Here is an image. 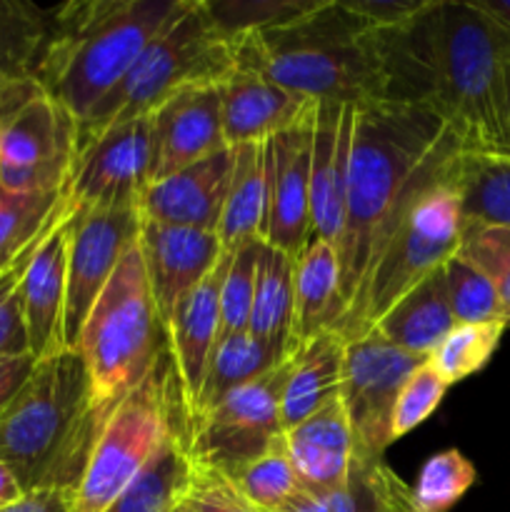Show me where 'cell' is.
<instances>
[{
    "instance_id": "obj_18",
    "label": "cell",
    "mask_w": 510,
    "mask_h": 512,
    "mask_svg": "<svg viewBox=\"0 0 510 512\" xmlns=\"http://www.w3.org/2000/svg\"><path fill=\"white\" fill-rule=\"evenodd\" d=\"M223 135L228 148L268 143L275 135L313 118L318 103L273 83L258 70L238 68L218 85Z\"/></svg>"
},
{
    "instance_id": "obj_42",
    "label": "cell",
    "mask_w": 510,
    "mask_h": 512,
    "mask_svg": "<svg viewBox=\"0 0 510 512\" xmlns=\"http://www.w3.org/2000/svg\"><path fill=\"white\" fill-rule=\"evenodd\" d=\"M450 385L430 368L428 363L420 365L413 375L403 383L400 388L398 400H395L393 418H390V440H400L403 435H408L410 430H415L418 425H423L430 415L438 410V405L443 403L445 390Z\"/></svg>"
},
{
    "instance_id": "obj_23",
    "label": "cell",
    "mask_w": 510,
    "mask_h": 512,
    "mask_svg": "<svg viewBox=\"0 0 510 512\" xmlns=\"http://www.w3.org/2000/svg\"><path fill=\"white\" fill-rule=\"evenodd\" d=\"M283 440L295 475L308 490L343 485L353 473L355 458L360 453L340 398L305 418L303 423L283 430Z\"/></svg>"
},
{
    "instance_id": "obj_39",
    "label": "cell",
    "mask_w": 510,
    "mask_h": 512,
    "mask_svg": "<svg viewBox=\"0 0 510 512\" xmlns=\"http://www.w3.org/2000/svg\"><path fill=\"white\" fill-rule=\"evenodd\" d=\"M443 278L455 323H510L488 275L458 253L443 265Z\"/></svg>"
},
{
    "instance_id": "obj_8",
    "label": "cell",
    "mask_w": 510,
    "mask_h": 512,
    "mask_svg": "<svg viewBox=\"0 0 510 512\" xmlns=\"http://www.w3.org/2000/svg\"><path fill=\"white\" fill-rule=\"evenodd\" d=\"M450 163L438 180L425 185L410 200L390 230L358 298L333 328L343 335L345 343L368 335L403 295L458 253L465 223L458 195L448 183Z\"/></svg>"
},
{
    "instance_id": "obj_10",
    "label": "cell",
    "mask_w": 510,
    "mask_h": 512,
    "mask_svg": "<svg viewBox=\"0 0 510 512\" xmlns=\"http://www.w3.org/2000/svg\"><path fill=\"white\" fill-rule=\"evenodd\" d=\"M78 153V123L35 80L0 88V190H65Z\"/></svg>"
},
{
    "instance_id": "obj_28",
    "label": "cell",
    "mask_w": 510,
    "mask_h": 512,
    "mask_svg": "<svg viewBox=\"0 0 510 512\" xmlns=\"http://www.w3.org/2000/svg\"><path fill=\"white\" fill-rule=\"evenodd\" d=\"M265 205H268V143L233 148V173L220 215L218 238L225 253L240 245L263 240Z\"/></svg>"
},
{
    "instance_id": "obj_26",
    "label": "cell",
    "mask_w": 510,
    "mask_h": 512,
    "mask_svg": "<svg viewBox=\"0 0 510 512\" xmlns=\"http://www.w3.org/2000/svg\"><path fill=\"white\" fill-rule=\"evenodd\" d=\"M410 503V488L383 463L358 453L353 473L343 485L325 490L300 488L275 512H388Z\"/></svg>"
},
{
    "instance_id": "obj_29",
    "label": "cell",
    "mask_w": 510,
    "mask_h": 512,
    "mask_svg": "<svg viewBox=\"0 0 510 512\" xmlns=\"http://www.w3.org/2000/svg\"><path fill=\"white\" fill-rule=\"evenodd\" d=\"M463 223L510 228V155L460 150L448 170Z\"/></svg>"
},
{
    "instance_id": "obj_14",
    "label": "cell",
    "mask_w": 510,
    "mask_h": 512,
    "mask_svg": "<svg viewBox=\"0 0 510 512\" xmlns=\"http://www.w3.org/2000/svg\"><path fill=\"white\" fill-rule=\"evenodd\" d=\"M150 185V118L108 130L75 153L65 190L78 213L140 205Z\"/></svg>"
},
{
    "instance_id": "obj_9",
    "label": "cell",
    "mask_w": 510,
    "mask_h": 512,
    "mask_svg": "<svg viewBox=\"0 0 510 512\" xmlns=\"http://www.w3.org/2000/svg\"><path fill=\"white\" fill-rule=\"evenodd\" d=\"M185 403L170 350L105 420L83 478L75 488L73 512H105L143 473L160 445L185 428Z\"/></svg>"
},
{
    "instance_id": "obj_36",
    "label": "cell",
    "mask_w": 510,
    "mask_h": 512,
    "mask_svg": "<svg viewBox=\"0 0 510 512\" xmlns=\"http://www.w3.org/2000/svg\"><path fill=\"white\" fill-rule=\"evenodd\" d=\"M228 478L250 503L258 505L265 512H275L278 508H283L303 488L298 475H295L293 463H290L283 435L278 440H273V445L263 455L245 463L243 468L230 473Z\"/></svg>"
},
{
    "instance_id": "obj_25",
    "label": "cell",
    "mask_w": 510,
    "mask_h": 512,
    "mask_svg": "<svg viewBox=\"0 0 510 512\" xmlns=\"http://www.w3.org/2000/svg\"><path fill=\"white\" fill-rule=\"evenodd\" d=\"M345 338L338 330H323L290 355V373L280 400L283 430L303 423L320 408L340 398Z\"/></svg>"
},
{
    "instance_id": "obj_49",
    "label": "cell",
    "mask_w": 510,
    "mask_h": 512,
    "mask_svg": "<svg viewBox=\"0 0 510 512\" xmlns=\"http://www.w3.org/2000/svg\"><path fill=\"white\" fill-rule=\"evenodd\" d=\"M473 3L510 35V0H473Z\"/></svg>"
},
{
    "instance_id": "obj_50",
    "label": "cell",
    "mask_w": 510,
    "mask_h": 512,
    "mask_svg": "<svg viewBox=\"0 0 510 512\" xmlns=\"http://www.w3.org/2000/svg\"><path fill=\"white\" fill-rule=\"evenodd\" d=\"M170 512H195L193 508H190V505L188 503H185V500H180V503L178 505H175V508L173 510H170Z\"/></svg>"
},
{
    "instance_id": "obj_17",
    "label": "cell",
    "mask_w": 510,
    "mask_h": 512,
    "mask_svg": "<svg viewBox=\"0 0 510 512\" xmlns=\"http://www.w3.org/2000/svg\"><path fill=\"white\" fill-rule=\"evenodd\" d=\"M138 243L155 310L165 330L180 300L215 268L223 255V245L218 233L150 220H143Z\"/></svg>"
},
{
    "instance_id": "obj_32",
    "label": "cell",
    "mask_w": 510,
    "mask_h": 512,
    "mask_svg": "<svg viewBox=\"0 0 510 512\" xmlns=\"http://www.w3.org/2000/svg\"><path fill=\"white\" fill-rule=\"evenodd\" d=\"M55 5L0 0V88L33 80L53 30Z\"/></svg>"
},
{
    "instance_id": "obj_3",
    "label": "cell",
    "mask_w": 510,
    "mask_h": 512,
    "mask_svg": "<svg viewBox=\"0 0 510 512\" xmlns=\"http://www.w3.org/2000/svg\"><path fill=\"white\" fill-rule=\"evenodd\" d=\"M190 0H75L55 5L33 80L75 123L125 78Z\"/></svg>"
},
{
    "instance_id": "obj_2",
    "label": "cell",
    "mask_w": 510,
    "mask_h": 512,
    "mask_svg": "<svg viewBox=\"0 0 510 512\" xmlns=\"http://www.w3.org/2000/svg\"><path fill=\"white\" fill-rule=\"evenodd\" d=\"M460 150L463 145L453 130L423 110L383 100L355 108L343 233L338 243L345 310L358 298L400 213L425 185L445 173Z\"/></svg>"
},
{
    "instance_id": "obj_24",
    "label": "cell",
    "mask_w": 510,
    "mask_h": 512,
    "mask_svg": "<svg viewBox=\"0 0 510 512\" xmlns=\"http://www.w3.org/2000/svg\"><path fill=\"white\" fill-rule=\"evenodd\" d=\"M343 310L338 248L325 240L310 238L295 260L290 355L323 330H333Z\"/></svg>"
},
{
    "instance_id": "obj_31",
    "label": "cell",
    "mask_w": 510,
    "mask_h": 512,
    "mask_svg": "<svg viewBox=\"0 0 510 512\" xmlns=\"http://www.w3.org/2000/svg\"><path fill=\"white\" fill-rule=\"evenodd\" d=\"M293 275L295 260L263 243L248 333L263 340L280 358H290V335H293Z\"/></svg>"
},
{
    "instance_id": "obj_15",
    "label": "cell",
    "mask_w": 510,
    "mask_h": 512,
    "mask_svg": "<svg viewBox=\"0 0 510 512\" xmlns=\"http://www.w3.org/2000/svg\"><path fill=\"white\" fill-rule=\"evenodd\" d=\"M315 115L268 140L263 243L298 260L310 238V155Z\"/></svg>"
},
{
    "instance_id": "obj_35",
    "label": "cell",
    "mask_w": 510,
    "mask_h": 512,
    "mask_svg": "<svg viewBox=\"0 0 510 512\" xmlns=\"http://www.w3.org/2000/svg\"><path fill=\"white\" fill-rule=\"evenodd\" d=\"M510 323H458L425 363L448 385L470 378L488 365Z\"/></svg>"
},
{
    "instance_id": "obj_45",
    "label": "cell",
    "mask_w": 510,
    "mask_h": 512,
    "mask_svg": "<svg viewBox=\"0 0 510 512\" xmlns=\"http://www.w3.org/2000/svg\"><path fill=\"white\" fill-rule=\"evenodd\" d=\"M345 5L373 30H385L413 18L425 0H345Z\"/></svg>"
},
{
    "instance_id": "obj_40",
    "label": "cell",
    "mask_w": 510,
    "mask_h": 512,
    "mask_svg": "<svg viewBox=\"0 0 510 512\" xmlns=\"http://www.w3.org/2000/svg\"><path fill=\"white\" fill-rule=\"evenodd\" d=\"M263 240L240 245L233 253V260L225 273L223 288H220V338L248 330L250 310H253L255 285H258V263Z\"/></svg>"
},
{
    "instance_id": "obj_51",
    "label": "cell",
    "mask_w": 510,
    "mask_h": 512,
    "mask_svg": "<svg viewBox=\"0 0 510 512\" xmlns=\"http://www.w3.org/2000/svg\"><path fill=\"white\" fill-rule=\"evenodd\" d=\"M388 512H415V510H413V505L405 503V505H400V508H393V510H388Z\"/></svg>"
},
{
    "instance_id": "obj_7",
    "label": "cell",
    "mask_w": 510,
    "mask_h": 512,
    "mask_svg": "<svg viewBox=\"0 0 510 512\" xmlns=\"http://www.w3.org/2000/svg\"><path fill=\"white\" fill-rule=\"evenodd\" d=\"M165 348L168 340L135 240L95 300L75 345L88 365L93 405L103 423L138 388Z\"/></svg>"
},
{
    "instance_id": "obj_22",
    "label": "cell",
    "mask_w": 510,
    "mask_h": 512,
    "mask_svg": "<svg viewBox=\"0 0 510 512\" xmlns=\"http://www.w3.org/2000/svg\"><path fill=\"white\" fill-rule=\"evenodd\" d=\"M230 260H233V253L223 250L215 268L180 300L173 318L165 325V340H168L170 358L175 363L180 393H183L185 418L198 398L205 368H208V360L218 343L220 288H223Z\"/></svg>"
},
{
    "instance_id": "obj_19",
    "label": "cell",
    "mask_w": 510,
    "mask_h": 512,
    "mask_svg": "<svg viewBox=\"0 0 510 512\" xmlns=\"http://www.w3.org/2000/svg\"><path fill=\"white\" fill-rule=\"evenodd\" d=\"M353 130L355 105L318 103L310 155V238L335 248L343 233Z\"/></svg>"
},
{
    "instance_id": "obj_27",
    "label": "cell",
    "mask_w": 510,
    "mask_h": 512,
    "mask_svg": "<svg viewBox=\"0 0 510 512\" xmlns=\"http://www.w3.org/2000/svg\"><path fill=\"white\" fill-rule=\"evenodd\" d=\"M455 325L458 323H455L453 310H450L443 268H440L433 275H428L423 283L415 285L408 295H403L375 323L370 333L380 335L405 353L428 358Z\"/></svg>"
},
{
    "instance_id": "obj_38",
    "label": "cell",
    "mask_w": 510,
    "mask_h": 512,
    "mask_svg": "<svg viewBox=\"0 0 510 512\" xmlns=\"http://www.w3.org/2000/svg\"><path fill=\"white\" fill-rule=\"evenodd\" d=\"M475 478L473 463L458 448L440 450L423 465L410 488V505L415 512H448L473 488Z\"/></svg>"
},
{
    "instance_id": "obj_41",
    "label": "cell",
    "mask_w": 510,
    "mask_h": 512,
    "mask_svg": "<svg viewBox=\"0 0 510 512\" xmlns=\"http://www.w3.org/2000/svg\"><path fill=\"white\" fill-rule=\"evenodd\" d=\"M458 255L488 275L510 318V228L465 223Z\"/></svg>"
},
{
    "instance_id": "obj_11",
    "label": "cell",
    "mask_w": 510,
    "mask_h": 512,
    "mask_svg": "<svg viewBox=\"0 0 510 512\" xmlns=\"http://www.w3.org/2000/svg\"><path fill=\"white\" fill-rule=\"evenodd\" d=\"M290 358L243 385L185 425V445L195 465L235 473L263 455L283 435L280 400L288 383Z\"/></svg>"
},
{
    "instance_id": "obj_48",
    "label": "cell",
    "mask_w": 510,
    "mask_h": 512,
    "mask_svg": "<svg viewBox=\"0 0 510 512\" xmlns=\"http://www.w3.org/2000/svg\"><path fill=\"white\" fill-rule=\"evenodd\" d=\"M23 495H25V490L20 488L18 478L13 475V470H10L8 465L0 460V508L15 503V500H20Z\"/></svg>"
},
{
    "instance_id": "obj_13",
    "label": "cell",
    "mask_w": 510,
    "mask_h": 512,
    "mask_svg": "<svg viewBox=\"0 0 510 512\" xmlns=\"http://www.w3.org/2000/svg\"><path fill=\"white\" fill-rule=\"evenodd\" d=\"M423 355L405 353L380 335L368 333L345 345L340 403L348 413L358 450L383 458L390 440V418L405 380L425 365Z\"/></svg>"
},
{
    "instance_id": "obj_6",
    "label": "cell",
    "mask_w": 510,
    "mask_h": 512,
    "mask_svg": "<svg viewBox=\"0 0 510 512\" xmlns=\"http://www.w3.org/2000/svg\"><path fill=\"white\" fill-rule=\"evenodd\" d=\"M235 70L233 43L215 28L203 0L143 50L125 78L78 123V150L108 130L148 118L158 105L193 85H220Z\"/></svg>"
},
{
    "instance_id": "obj_37",
    "label": "cell",
    "mask_w": 510,
    "mask_h": 512,
    "mask_svg": "<svg viewBox=\"0 0 510 512\" xmlns=\"http://www.w3.org/2000/svg\"><path fill=\"white\" fill-rule=\"evenodd\" d=\"M215 28L235 43L248 35L265 33L270 28L290 23L310 13L320 0H203Z\"/></svg>"
},
{
    "instance_id": "obj_16",
    "label": "cell",
    "mask_w": 510,
    "mask_h": 512,
    "mask_svg": "<svg viewBox=\"0 0 510 512\" xmlns=\"http://www.w3.org/2000/svg\"><path fill=\"white\" fill-rule=\"evenodd\" d=\"M148 118L150 185L228 148L218 85H193L180 90Z\"/></svg>"
},
{
    "instance_id": "obj_4",
    "label": "cell",
    "mask_w": 510,
    "mask_h": 512,
    "mask_svg": "<svg viewBox=\"0 0 510 512\" xmlns=\"http://www.w3.org/2000/svg\"><path fill=\"white\" fill-rule=\"evenodd\" d=\"M103 425L83 355L60 348L38 360L0 415V460L25 493L43 488L75 493Z\"/></svg>"
},
{
    "instance_id": "obj_46",
    "label": "cell",
    "mask_w": 510,
    "mask_h": 512,
    "mask_svg": "<svg viewBox=\"0 0 510 512\" xmlns=\"http://www.w3.org/2000/svg\"><path fill=\"white\" fill-rule=\"evenodd\" d=\"M35 360L33 353L23 355H0V415L5 413L10 403H13L15 395L20 393L28 378L33 375Z\"/></svg>"
},
{
    "instance_id": "obj_30",
    "label": "cell",
    "mask_w": 510,
    "mask_h": 512,
    "mask_svg": "<svg viewBox=\"0 0 510 512\" xmlns=\"http://www.w3.org/2000/svg\"><path fill=\"white\" fill-rule=\"evenodd\" d=\"M285 360L288 358H280L273 348H268L263 340L250 335L248 330L220 338L208 360L200 393L195 398L193 408H190L188 420L218 405L220 400L228 398L230 393H235L243 385L263 378L265 373L278 368Z\"/></svg>"
},
{
    "instance_id": "obj_47",
    "label": "cell",
    "mask_w": 510,
    "mask_h": 512,
    "mask_svg": "<svg viewBox=\"0 0 510 512\" xmlns=\"http://www.w3.org/2000/svg\"><path fill=\"white\" fill-rule=\"evenodd\" d=\"M73 498V490H30V493H25L20 500L0 508V512H73Z\"/></svg>"
},
{
    "instance_id": "obj_43",
    "label": "cell",
    "mask_w": 510,
    "mask_h": 512,
    "mask_svg": "<svg viewBox=\"0 0 510 512\" xmlns=\"http://www.w3.org/2000/svg\"><path fill=\"white\" fill-rule=\"evenodd\" d=\"M65 213H68V210H65ZM40 240L33 245V248L25 250V253L20 255V258L15 260L3 275H0V355L30 353L28 335H25V323H23V305H20V278H23L25 265H28L30 255L35 253Z\"/></svg>"
},
{
    "instance_id": "obj_33",
    "label": "cell",
    "mask_w": 510,
    "mask_h": 512,
    "mask_svg": "<svg viewBox=\"0 0 510 512\" xmlns=\"http://www.w3.org/2000/svg\"><path fill=\"white\" fill-rule=\"evenodd\" d=\"M190 465L185 428H180L105 512H170L185 498Z\"/></svg>"
},
{
    "instance_id": "obj_21",
    "label": "cell",
    "mask_w": 510,
    "mask_h": 512,
    "mask_svg": "<svg viewBox=\"0 0 510 512\" xmlns=\"http://www.w3.org/2000/svg\"><path fill=\"white\" fill-rule=\"evenodd\" d=\"M73 203L68 213L40 240L20 278V305H23L25 335L35 360L58 353L63 348L65 278H68V233Z\"/></svg>"
},
{
    "instance_id": "obj_34",
    "label": "cell",
    "mask_w": 510,
    "mask_h": 512,
    "mask_svg": "<svg viewBox=\"0 0 510 512\" xmlns=\"http://www.w3.org/2000/svg\"><path fill=\"white\" fill-rule=\"evenodd\" d=\"M68 208V190L45 195H10L0 190V275L33 248Z\"/></svg>"
},
{
    "instance_id": "obj_20",
    "label": "cell",
    "mask_w": 510,
    "mask_h": 512,
    "mask_svg": "<svg viewBox=\"0 0 510 512\" xmlns=\"http://www.w3.org/2000/svg\"><path fill=\"white\" fill-rule=\"evenodd\" d=\"M233 173V148H223L158 183L140 198L143 220L218 233Z\"/></svg>"
},
{
    "instance_id": "obj_1",
    "label": "cell",
    "mask_w": 510,
    "mask_h": 512,
    "mask_svg": "<svg viewBox=\"0 0 510 512\" xmlns=\"http://www.w3.org/2000/svg\"><path fill=\"white\" fill-rule=\"evenodd\" d=\"M373 45L383 103L435 115L468 153L510 155V35L473 0H425Z\"/></svg>"
},
{
    "instance_id": "obj_5",
    "label": "cell",
    "mask_w": 510,
    "mask_h": 512,
    "mask_svg": "<svg viewBox=\"0 0 510 512\" xmlns=\"http://www.w3.org/2000/svg\"><path fill=\"white\" fill-rule=\"evenodd\" d=\"M235 65L315 103H378L380 65L373 28L345 5L320 0L310 13L233 43Z\"/></svg>"
},
{
    "instance_id": "obj_44",
    "label": "cell",
    "mask_w": 510,
    "mask_h": 512,
    "mask_svg": "<svg viewBox=\"0 0 510 512\" xmlns=\"http://www.w3.org/2000/svg\"><path fill=\"white\" fill-rule=\"evenodd\" d=\"M193 463V460H190ZM185 503L195 512H265L258 505L250 503L228 475L220 470L203 468V465H190L188 490H185Z\"/></svg>"
},
{
    "instance_id": "obj_12",
    "label": "cell",
    "mask_w": 510,
    "mask_h": 512,
    "mask_svg": "<svg viewBox=\"0 0 510 512\" xmlns=\"http://www.w3.org/2000/svg\"><path fill=\"white\" fill-rule=\"evenodd\" d=\"M140 205H113L78 213L73 208L68 233V278H65L63 348L78 345L88 313L103 293L125 250L140 238Z\"/></svg>"
}]
</instances>
